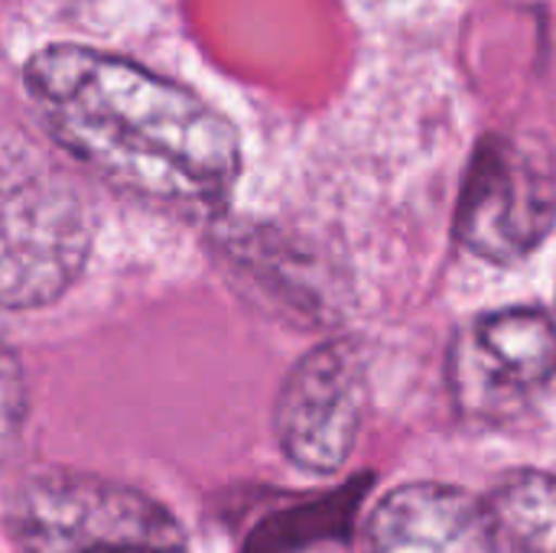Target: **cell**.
<instances>
[{
  "label": "cell",
  "instance_id": "cell-1",
  "mask_svg": "<svg viewBox=\"0 0 556 553\" xmlns=\"http://www.w3.org/2000/svg\"><path fill=\"white\" fill-rule=\"evenodd\" d=\"M23 78L52 140L117 186L212 202L241 173L235 124L130 59L55 42L29 55Z\"/></svg>",
  "mask_w": 556,
  "mask_h": 553
},
{
  "label": "cell",
  "instance_id": "cell-2",
  "mask_svg": "<svg viewBox=\"0 0 556 553\" xmlns=\"http://www.w3.org/2000/svg\"><path fill=\"white\" fill-rule=\"evenodd\" d=\"M94 241L88 192L42 143L0 130V306L55 303L85 271Z\"/></svg>",
  "mask_w": 556,
  "mask_h": 553
},
{
  "label": "cell",
  "instance_id": "cell-3",
  "mask_svg": "<svg viewBox=\"0 0 556 553\" xmlns=\"http://www.w3.org/2000/svg\"><path fill=\"white\" fill-rule=\"evenodd\" d=\"M10 531L23 553L182 548V531L160 502L85 473H42L29 479L10 505Z\"/></svg>",
  "mask_w": 556,
  "mask_h": 553
},
{
  "label": "cell",
  "instance_id": "cell-4",
  "mask_svg": "<svg viewBox=\"0 0 556 553\" xmlns=\"http://www.w3.org/2000/svg\"><path fill=\"white\" fill-rule=\"evenodd\" d=\"M368 407V368L355 342L336 339L306 352L287 375L274 430L287 460L313 476L339 473L355 443Z\"/></svg>",
  "mask_w": 556,
  "mask_h": 553
},
{
  "label": "cell",
  "instance_id": "cell-5",
  "mask_svg": "<svg viewBox=\"0 0 556 553\" xmlns=\"http://www.w3.org/2000/svg\"><path fill=\"white\" fill-rule=\"evenodd\" d=\"M554 218L556 196L547 169L518 143L485 137L463 183L459 241L492 264H515L547 238Z\"/></svg>",
  "mask_w": 556,
  "mask_h": 553
},
{
  "label": "cell",
  "instance_id": "cell-6",
  "mask_svg": "<svg viewBox=\"0 0 556 553\" xmlns=\"http://www.w3.org/2000/svg\"><path fill=\"white\" fill-rule=\"evenodd\" d=\"M556 378V323L544 310L511 306L472 323L450 355V385L463 414L511 417Z\"/></svg>",
  "mask_w": 556,
  "mask_h": 553
},
{
  "label": "cell",
  "instance_id": "cell-7",
  "mask_svg": "<svg viewBox=\"0 0 556 553\" xmlns=\"http://www.w3.org/2000/svg\"><path fill=\"white\" fill-rule=\"evenodd\" d=\"M368 553H515L489 499L443 482L388 492L368 525Z\"/></svg>",
  "mask_w": 556,
  "mask_h": 553
},
{
  "label": "cell",
  "instance_id": "cell-8",
  "mask_svg": "<svg viewBox=\"0 0 556 553\" xmlns=\"http://www.w3.org/2000/svg\"><path fill=\"white\" fill-rule=\"evenodd\" d=\"M515 553H556V476L518 469L489 499Z\"/></svg>",
  "mask_w": 556,
  "mask_h": 553
},
{
  "label": "cell",
  "instance_id": "cell-9",
  "mask_svg": "<svg viewBox=\"0 0 556 553\" xmlns=\"http://www.w3.org/2000/svg\"><path fill=\"white\" fill-rule=\"evenodd\" d=\"M26 414V385L20 362L0 345V440H7Z\"/></svg>",
  "mask_w": 556,
  "mask_h": 553
},
{
  "label": "cell",
  "instance_id": "cell-10",
  "mask_svg": "<svg viewBox=\"0 0 556 553\" xmlns=\"http://www.w3.org/2000/svg\"><path fill=\"white\" fill-rule=\"evenodd\" d=\"M127 553H179V551H127Z\"/></svg>",
  "mask_w": 556,
  "mask_h": 553
}]
</instances>
